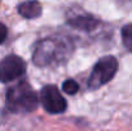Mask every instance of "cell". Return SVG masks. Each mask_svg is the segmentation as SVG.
<instances>
[{"label": "cell", "mask_w": 132, "mask_h": 131, "mask_svg": "<svg viewBox=\"0 0 132 131\" xmlns=\"http://www.w3.org/2000/svg\"><path fill=\"white\" fill-rule=\"evenodd\" d=\"M73 51V45L64 37H49L44 39L36 45L32 59L39 67H47L59 64L67 60Z\"/></svg>", "instance_id": "cell-1"}, {"label": "cell", "mask_w": 132, "mask_h": 131, "mask_svg": "<svg viewBox=\"0 0 132 131\" xmlns=\"http://www.w3.org/2000/svg\"><path fill=\"white\" fill-rule=\"evenodd\" d=\"M6 108L13 113H30L39 105L37 94L27 82H18L6 90Z\"/></svg>", "instance_id": "cell-2"}, {"label": "cell", "mask_w": 132, "mask_h": 131, "mask_svg": "<svg viewBox=\"0 0 132 131\" xmlns=\"http://www.w3.org/2000/svg\"><path fill=\"white\" fill-rule=\"evenodd\" d=\"M117 70H118V60L114 57L108 55L100 58L92 68V72L87 81V87L90 90H96L104 86L116 76Z\"/></svg>", "instance_id": "cell-3"}, {"label": "cell", "mask_w": 132, "mask_h": 131, "mask_svg": "<svg viewBox=\"0 0 132 131\" xmlns=\"http://www.w3.org/2000/svg\"><path fill=\"white\" fill-rule=\"evenodd\" d=\"M40 102L46 112L51 114L63 113L67 109V102L54 85H46L40 91Z\"/></svg>", "instance_id": "cell-4"}, {"label": "cell", "mask_w": 132, "mask_h": 131, "mask_svg": "<svg viewBox=\"0 0 132 131\" xmlns=\"http://www.w3.org/2000/svg\"><path fill=\"white\" fill-rule=\"evenodd\" d=\"M26 72V63L18 55H8L0 62V81L10 82Z\"/></svg>", "instance_id": "cell-5"}, {"label": "cell", "mask_w": 132, "mask_h": 131, "mask_svg": "<svg viewBox=\"0 0 132 131\" xmlns=\"http://www.w3.org/2000/svg\"><path fill=\"white\" fill-rule=\"evenodd\" d=\"M68 25L77 28V30H81V31H92L95 30L97 26H99V21L92 17L91 14L87 13H76V14H72L71 17H68Z\"/></svg>", "instance_id": "cell-6"}, {"label": "cell", "mask_w": 132, "mask_h": 131, "mask_svg": "<svg viewBox=\"0 0 132 131\" xmlns=\"http://www.w3.org/2000/svg\"><path fill=\"white\" fill-rule=\"evenodd\" d=\"M41 5L39 1L36 0H30V1H24L19 6H18V13L24 17V18H28V19H32V18H36L41 14Z\"/></svg>", "instance_id": "cell-7"}, {"label": "cell", "mask_w": 132, "mask_h": 131, "mask_svg": "<svg viewBox=\"0 0 132 131\" xmlns=\"http://www.w3.org/2000/svg\"><path fill=\"white\" fill-rule=\"evenodd\" d=\"M122 40L125 48L132 53V25H126L122 28Z\"/></svg>", "instance_id": "cell-8"}, {"label": "cell", "mask_w": 132, "mask_h": 131, "mask_svg": "<svg viewBox=\"0 0 132 131\" xmlns=\"http://www.w3.org/2000/svg\"><path fill=\"white\" fill-rule=\"evenodd\" d=\"M78 89H80V86L75 80H65L63 82V90L69 95H75L78 91Z\"/></svg>", "instance_id": "cell-9"}, {"label": "cell", "mask_w": 132, "mask_h": 131, "mask_svg": "<svg viewBox=\"0 0 132 131\" xmlns=\"http://www.w3.org/2000/svg\"><path fill=\"white\" fill-rule=\"evenodd\" d=\"M6 35H8V30H6V27L0 22V44H3L4 41H5Z\"/></svg>", "instance_id": "cell-10"}]
</instances>
